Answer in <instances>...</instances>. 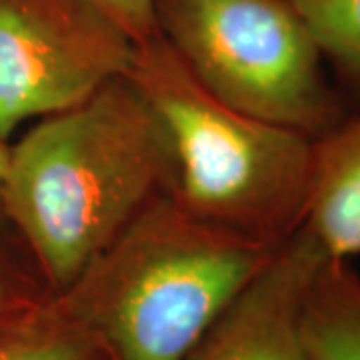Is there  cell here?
I'll return each instance as SVG.
<instances>
[{
	"mask_svg": "<svg viewBox=\"0 0 360 360\" xmlns=\"http://www.w3.org/2000/svg\"><path fill=\"white\" fill-rule=\"evenodd\" d=\"M302 229L328 258L360 255V108L312 141Z\"/></svg>",
	"mask_w": 360,
	"mask_h": 360,
	"instance_id": "cell-7",
	"label": "cell"
},
{
	"mask_svg": "<svg viewBox=\"0 0 360 360\" xmlns=\"http://www.w3.org/2000/svg\"><path fill=\"white\" fill-rule=\"evenodd\" d=\"M127 77L172 139V196L191 214L266 245H283L302 226L312 139L220 101L158 30L134 42Z\"/></svg>",
	"mask_w": 360,
	"mask_h": 360,
	"instance_id": "cell-3",
	"label": "cell"
},
{
	"mask_svg": "<svg viewBox=\"0 0 360 360\" xmlns=\"http://www.w3.org/2000/svg\"><path fill=\"white\" fill-rule=\"evenodd\" d=\"M158 34L220 101L312 141L350 104L290 0H153Z\"/></svg>",
	"mask_w": 360,
	"mask_h": 360,
	"instance_id": "cell-4",
	"label": "cell"
},
{
	"mask_svg": "<svg viewBox=\"0 0 360 360\" xmlns=\"http://www.w3.org/2000/svg\"><path fill=\"white\" fill-rule=\"evenodd\" d=\"M300 326L312 360H360V274L350 260H322L304 292Z\"/></svg>",
	"mask_w": 360,
	"mask_h": 360,
	"instance_id": "cell-8",
	"label": "cell"
},
{
	"mask_svg": "<svg viewBox=\"0 0 360 360\" xmlns=\"http://www.w3.org/2000/svg\"><path fill=\"white\" fill-rule=\"evenodd\" d=\"M162 118L127 75L8 146L2 214L54 296L176 186Z\"/></svg>",
	"mask_w": 360,
	"mask_h": 360,
	"instance_id": "cell-1",
	"label": "cell"
},
{
	"mask_svg": "<svg viewBox=\"0 0 360 360\" xmlns=\"http://www.w3.org/2000/svg\"><path fill=\"white\" fill-rule=\"evenodd\" d=\"M52 298L54 295L40 278L34 264H25L14 257L0 231V330L28 319Z\"/></svg>",
	"mask_w": 360,
	"mask_h": 360,
	"instance_id": "cell-11",
	"label": "cell"
},
{
	"mask_svg": "<svg viewBox=\"0 0 360 360\" xmlns=\"http://www.w3.org/2000/svg\"><path fill=\"white\" fill-rule=\"evenodd\" d=\"M278 246L165 194L58 298L112 360H184Z\"/></svg>",
	"mask_w": 360,
	"mask_h": 360,
	"instance_id": "cell-2",
	"label": "cell"
},
{
	"mask_svg": "<svg viewBox=\"0 0 360 360\" xmlns=\"http://www.w3.org/2000/svg\"><path fill=\"white\" fill-rule=\"evenodd\" d=\"M326 258L307 229L286 238L184 360H312L300 314Z\"/></svg>",
	"mask_w": 360,
	"mask_h": 360,
	"instance_id": "cell-6",
	"label": "cell"
},
{
	"mask_svg": "<svg viewBox=\"0 0 360 360\" xmlns=\"http://www.w3.org/2000/svg\"><path fill=\"white\" fill-rule=\"evenodd\" d=\"M134 40L90 0H0V141L129 72Z\"/></svg>",
	"mask_w": 360,
	"mask_h": 360,
	"instance_id": "cell-5",
	"label": "cell"
},
{
	"mask_svg": "<svg viewBox=\"0 0 360 360\" xmlns=\"http://www.w3.org/2000/svg\"><path fill=\"white\" fill-rule=\"evenodd\" d=\"M0 360H112L101 338L54 296L49 304L0 330Z\"/></svg>",
	"mask_w": 360,
	"mask_h": 360,
	"instance_id": "cell-9",
	"label": "cell"
},
{
	"mask_svg": "<svg viewBox=\"0 0 360 360\" xmlns=\"http://www.w3.org/2000/svg\"><path fill=\"white\" fill-rule=\"evenodd\" d=\"M108 18H112L134 42L156 30L153 0H90Z\"/></svg>",
	"mask_w": 360,
	"mask_h": 360,
	"instance_id": "cell-12",
	"label": "cell"
},
{
	"mask_svg": "<svg viewBox=\"0 0 360 360\" xmlns=\"http://www.w3.org/2000/svg\"><path fill=\"white\" fill-rule=\"evenodd\" d=\"M6 155H8V144L0 141V224L6 222L2 214V180H4V167H6ZM2 231V229H0Z\"/></svg>",
	"mask_w": 360,
	"mask_h": 360,
	"instance_id": "cell-13",
	"label": "cell"
},
{
	"mask_svg": "<svg viewBox=\"0 0 360 360\" xmlns=\"http://www.w3.org/2000/svg\"><path fill=\"white\" fill-rule=\"evenodd\" d=\"M330 68L336 89L360 108V0H290Z\"/></svg>",
	"mask_w": 360,
	"mask_h": 360,
	"instance_id": "cell-10",
	"label": "cell"
}]
</instances>
